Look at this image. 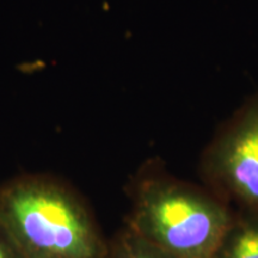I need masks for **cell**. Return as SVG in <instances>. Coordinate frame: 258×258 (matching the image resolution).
Instances as JSON below:
<instances>
[{"label":"cell","instance_id":"3957f363","mask_svg":"<svg viewBox=\"0 0 258 258\" xmlns=\"http://www.w3.org/2000/svg\"><path fill=\"white\" fill-rule=\"evenodd\" d=\"M215 165L232 191L258 207V112L247 116L222 140Z\"/></svg>","mask_w":258,"mask_h":258},{"label":"cell","instance_id":"5b68a950","mask_svg":"<svg viewBox=\"0 0 258 258\" xmlns=\"http://www.w3.org/2000/svg\"><path fill=\"white\" fill-rule=\"evenodd\" d=\"M117 258H172L134 233L125 240Z\"/></svg>","mask_w":258,"mask_h":258},{"label":"cell","instance_id":"277c9868","mask_svg":"<svg viewBox=\"0 0 258 258\" xmlns=\"http://www.w3.org/2000/svg\"><path fill=\"white\" fill-rule=\"evenodd\" d=\"M215 258H258V219L232 224Z\"/></svg>","mask_w":258,"mask_h":258},{"label":"cell","instance_id":"6da1fadb","mask_svg":"<svg viewBox=\"0 0 258 258\" xmlns=\"http://www.w3.org/2000/svg\"><path fill=\"white\" fill-rule=\"evenodd\" d=\"M0 228L22 258H98L91 219L69 191L27 178L0 191Z\"/></svg>","mask_w":258,"mask_h":258},{"label":"cell","instance_id":"7a4b0ae2","mask_svg":"<svg viewBox=\"0 0 258 258\" xmlns=\"http://www.w3.org/2000/svg\"><path fill=\"white\" fill-rule=\"evenodd\" d=\"M231 225L214 200L161 182L141 190L133 219L134 233L172 258H215Z\"/></svg>","mask_w":258,"mask_h":258},{"label":"cell","instance_id":"8992f818","mask_svg":"<svg viewBox=\"0 0 258 258\" xmlns=\"http://www.w3.org/2000/svg\"><path fill=\"white\" fill-rule=\"evenodd\" d=\"M0 258H22L3 230L0 233Z\"/></svg>","mask_w":258,"mask_h":258}]
</instances>
